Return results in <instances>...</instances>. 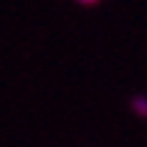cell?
Here are the masks:
<instances>
[{
  "label": "cell",
  "mask_w": 147,
  "mask_h": 147,
  "mask_svg": "<svg viewBox=\"0 0 147 147\" xmlns=\"http://www.w3.org/2000/svg\"><path fill=\"white\" fill-rule=\"evenodd\" d=\"M79 3H84V5H94V3H99V0H79Z\"/></svg>",
  "instance_id": "7a4b0ae2"
},
{
  "label": "cell",
  "mask_w": 147,
  "mask_h": 147,
  "mask_svg": "<svg viewBox=\"0 0 147 147\" xmlns=\"http://www.w3.org/2000/svg\"><path fill=\"white\" fill-rule=\"evenodd\" d=\"M132 112L137 114V117H147V96L145 94L132 96Z\"/></svg>",
  "instance_id": "6da1fadb"
}]
</instances>
